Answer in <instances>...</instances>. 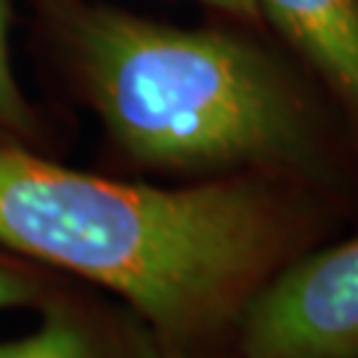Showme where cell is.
Masks as SVG:
<instances>
[{"label": "cell", "instance_id": "cell-7", "mask_svg": "<svg viewBox=\"0 0 358 358\" xmlns=\"http://www.w3.org/2000/svg\"><path fill=\"white\" fill-rule=\"evenodd\" d=\"M40 294H43V284L35 276V271L0 255V310L35 306Z\"/></svg>", "mask_w": 358, "mask_h": 358}, {"label": "cell", "instance_id": "cell-8", "mask_svg": "<svg viewBox=\"0 0 358 358\" xmlns=\"http://www.w3.org/2000/svg\"><path fill=\"white\" fill-rule=\"evenodd\" d=\"M194 3H202L213 11L231 16V19H239V22H263L260 19V8H257V0H194Z\"/></svg>", "mask_w": 358, "mask_h": 358}, {"label": "cell", "instance_id": "cell-2", "mask_svg": "<svg viewBox=\"0 0 358 358\" xmlns=\"http://www.w3.org/2000/svg\"><path fill=\"white\" fill-rule=\"evenodd\" d=\"M59 32L88 103L136 165L226 178L303 167L316 152L306 90L239 32L109 6H69Z\"/></svg>", "mask_w": 358, "mask_h": 358}, {"label": "cell", "instance_id": "cell-6", "mask_svg": "<svg viewBox=\"0 0 358 358\" xmlns=\"http://www.w3.org/2000/svg\"><path fill=\"white\" fill-rule=\"evenodd\" d=\"M8 27H11V3L0 0V128L13 130V133H29L35 125V115L13 75Z\"/></svg>", "mask_w": 358, "mask_h": 358}, {"label": "cell", "instance_id": "cell-3", "mask_svg": "<svg viewBox=\"0 0 358 358\" xmlns=\"http://www.w3.org/2000/svg\"><path fill=\"white\" fill-rule=\"evenodd\" d=\"M247 358H358V234L260 284L242 313Z\"/></svg>", "mask_w": 358, "mask_h": 358}, {"label": "cell", "instance_id": "cell-5", "mask_svg": "<svg viewBox=\"0 0 358 358\" xmlns=\"http://www.w3.org/2000/svg\"><path fill=\"white\" fill-rule=\"evenodd\" d=\"M0 358H103V353L75 316L51 308L32 334L0 340Z\"/></svg>", "mask_w": 358, "mask_h": 358}, {"label": "cell", "instance_id": "cell-4", "mask_svg": "<svg viewBox=\"0 0 358 358\" xmlns=\"http://www.w3.org/2000/svg\"><path fill=\"white\" fill-rule=\"evenodd\" d=\"M257 8L358 122V0H257Z\"/></svg>", "mask_w": 358, "mask_h": 358}, {"label": "cell", "instance_id": "cell-1", "mask_svg": "<svg viewBox=\"0 0 358 358\" xmlns=\"http://www.w3.org/2000/svg\"><path fill=\"white\" fill-rule=\"evenodd\" d=\"M287 231L260 180L162 189L0 146V247L112 289L173 345L215 332L250 300Z\"/></svg>", "mask_w": 358, "mask_h": 358}]
</instances>
